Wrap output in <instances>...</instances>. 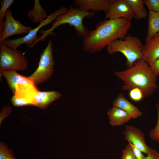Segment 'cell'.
I'll use <instances>...</instances> for the list:
<instances>
[{"label": "cell", "mask_w": 159, "mask_h": 159, "mask_svg": "<svg viewBox=\"0 0 159 159\" xmlns=\"http://www.w3.org/2000/svg\"><path fill=\"white\" fill-rule=\"evenodd\" d=\"M126 0L131 7L136 20L144 19L148 16V13L144 7L143 0Z\"/></svg>", "instance_id": "19"}, {"label": "cell", "mask_w": 159, "mask_h": 159, "mask_svg": "<svg viewBox=\"0 0 159 159\" xmlns=\"http://www.w3.org/2000/svg\"><path fill=\"white\" fill-rule=\"evenodd\" d=\"M129 92L130 98L134 101L136 102L140 101L144 97L142 91L138 88H133Z\"/></svg>", "instance_id": "23"}, {"label": "cell", "mask_w": 159, "mask_h": 159, "mask_svg": "<svg viewBox=\"0 0 159 159\" xmlns=\"http://www.w3.org/2000/svg\"><path fill=\"white\" fill-rule=\"evenodd\" d=\"M107 114L109 123L113 127L124 125L132 119L125 111L115 106L108 110Z\"/></svg>", "instance_id": "16"}, {"label": "cell", "mask_w": 159, "mask_h": 159, "mask_svg": "<svg viewBox=\"0 0 159 159\" xmlns=\"http://www.w3.org/2000/svg\"><path fill=\"white\" fill-rule=\"evenodd\" d=\"M105 13L107 19L125 18L131 21L134 18L132 9L126 0H113Z\"/></svg>", "instance_id": "8"}, {"label": "cell", "mask_w": 159, "mask_h": 159, "mask_svg": "<svg viewBox=\"0 0 159 159\" xmlns=\"http://www.w3.org/2000/svg\"><path fill=\"white\" fill-rule=\"evenodd\" d=\"M27 60L21 51L0 43V71H23L28 67Z\"/></svg>", "instance_id": "6"}, {"label": "cell", "mask_w": 159, "mask_h": 159, "mask_svg": "<svg viewBox=\"0 0 159 159\" xmlns=\"http://www.w3.org/2000/svg\"><path fill=\"white\" fill-rule=\"evenodd\" d=\"M148 16V26L145 43L148 42L159 33V13L149 11Z\"/></svg>", "instance_id": "17"}, {"label": "cell", "mask_w": 159, "mask_h": 159, "mask_svg": "<svg viewBox=\"0 0 159 159\" xmlns=\"http://www.w3.org/2000/svg\"><path fill=\"white\" fill-rule=\"evenodd\" d=\"M131 25V21L125 18L103 20L83 38L82 49L91 54L99 52L115 40L124 39Z\"/></svg>", "instance_id": "1"}, {"label": "cell", "mask_w": 159, "mask_h": 159, "mask_svg": "<svg viewBox=\"0 0 159 159\" xmlns=\"http://www.w3.org/2000/svg\"><path fill=\"white\" fill-rule=\"evenodd\" d=\"M121 159H137L129 143L123 150Z\"/></svg>", "instance_id": "26"}, {"label": "cell", "mask_w": 159, "mask_h": 159, "mask_svg": "<svg viewBox=\"0 0 159 159\" xmlns=\"http://www.w3.org/2000/svg\"><path fill=\"white\" fill-rule=\"evenodd\" d=\"M27 16L34 23H40L48 16L46 11L41 5L39 0H34L33 8L28 12Z\"/></svg>", "instance_id": "18"}, {"label": "cell", "mask_w": 159, "mask_h": 159, "mask_svg": "<svg viewBox=\"0 0 159 159\" xmlns=\"http://www.w3.org/2000/svg\"><path fill=\"white\" fill-rule=\"evenodd\" d=\"M154 73L158 76H159V58L150 67Z\"/></svg>", "instance_id": "30"}, {"label": "cell", "mask_w": 159, "mask_h": 159, "mask_svg": "<svg viewBox=\"0 0 159 159\" xmlns=\"http://www.w3.org/2000/svg\"><path fill=\"white\" fill-rule=\"evenodd\" d=\"M115 74L123 82V90L129 91L137 88L142 91L144 97L151 95L158 88L157 76L142 59L136 61L131 67L116 71Z\"/></svg>", "instance_id": "2"}, {"label": "cell", "mask_w": 159, "mask_h": 159, "mask_svg": "<svg viewBox=\"0 0 159 159\" xmlns=\"http://www.w3.org/2000/svg\"><path fill=\"white\" fill-rule=\"evenodd\" d=\"M145 159H159V153L156 150L152 149L146 155Z\"/></svg>", "instance_id": "29"}, {"label": "cell", "mask_w": 159, "mask_h": 159, "mask_svg": "<svg viewBox=\"0 0 159 159\" xmlns=\"http://www.w3.org/2000/svg\"><path fill=\"white\" fill-rule=\"evenodd\" d=\"M1 5L0 9V21H4L5 15L7 10L12 4L14 3V0H2L0 1Z\"/></svg>", "instance_id": "20"}, {"label": "cell", "mask_w": 159, "mask_h": 159, "mask_svg": "<svg viewBox=\"0 0 159 159\" xmlns=\"http://www.w3.org/2000/svg\"><path fill=\"white\" fill-rule=\"evenodd\" d=\"M11 149H9L7 146L2 142L0 144V159H15Z\"/></svg>", "instance_id": "21"}, {"label": "cell", "mask_w": 159, "mask_h": 159, "mask_svg": "<svg viewBox=\"0 0 159 159\" xmlns=\"http://www.w3.org/2000/svg\"><path fill=\"white\" fill-rule=\"evenodd\" d=\"M10 101L13 106L20 107L27 105H32L31 102L29 100L21 99L17 98L13 95Z\"/></svg>", "instance_id": "25"}, {"label": "cell", "mask_w": 159, "mask_h": 159, "mask_svg": "<svg viewBox=\"0 0 159 159\" xmlns=\"http://www.w3.org/2000/svg\"><path fill=\"white\" fill-rule=\"evenodd\" d=\"M4 23L5 21H0V39L1 38L3 34L4 30Z\"/></svg>", "instance_id": "31"}, {"label": "cell", "mask_w": 159, "mask_h": 159, "mask_svg": "<svg viewBox=\"0 0 159 159\" xmlns=\"http://www.w3.org/2000/svg\"><path fill=\"white\" fill-rule=\"evenodd\" d=\"M113 0H75L74 6L82 10L94 12L106 11L109 8Z\"/></svg>", "instance_id": "11"}, {"label": "cell", "mask_w": 159, "mask_h": 159, "mask_svg": "<svg viewBox=\"0 0 159 159\" xmlns=\"http://www.w3.org/2000/svg\"><path fill=\"white\" fill-rule=\"evenodd\" d=\"M62 96V95L57 91H39L35 97L34 106L44 109Z\"/></svg>", "instance_id": "13"}, {"label": "cell", "mask_w": 159, "mask_h": 159, "mask_svg": "<svg viewBox=\"0 0 159 159\" xmlns=\"http://www.w3.org/2000/svg\"><path fill=\"white\" fill-rule=\"evenodd\" d=\"M142 52V59L151 67L159 58V33L143 45Z\"/></svg>", "instance_id": "12"}, {"label": "cell", "mask_w": 159, "mask_h": 159, "mask_svg": "<svg viewBox=\"0 0 159 159\" xmlns=\"http://www.w3.org/2000/svg\"><path fill=\"white\" fill-rule=\"evenodd\" d=\"M127 141L130 144L136 158L137 159H145V156L143 154L141 151L130 142L129 141Z\"/></svg>", "instance_id": "27"}, {"label": "cell", "mask_w": 159, "mask_h": 159, "mask_svg": "<svg viewBox=\"0 0 159 159\" xmlns=\"http://www.w3.org/2000/svg\"><path fill=\"white\" fill-rule=\"evenodd\" d=\"M53 45L52 40H49L46 48L40 55L37 68L28 77L36 86L47 81L53 74L55 62Z\"/></svg>", "instance_id": "5"}, {"label": "cell", "mask_w": 159, "mask_h": 159, "mask_svg": "<svg viewBox=\"0 0 159 159\" xmlns=\"http://www.w3.org/2000/svg\"><path fill=\"white\" fill-rule=\"evenodd\" d=\"M155 107L157 111V122L155 128L150 131L149 136L151 139L157 141L159 144V102L156 105Z\"/></svg>", "instance_id": "22"}, {"label": "cell", "mask_w": 159, "mask_h": 159, "mask_svg": "<svg viewBox=\"0 0 159 159\" xmlns=\"http://www.w3.org/2000/svg\"><path fill=\"white\" fill-rule=\"evenodd\" d=\"M1 75L5 78L12 92L14 93L16 86L18 85H29L34 83L28 77L21 75L14 71H0Z\"/></svg>", "instance_id": "15"}, {"label": "cell", "mask_w": 159, "mask_h": 159, "mask_svg": "<svg viewBox=\"0 0 159 159\" xmlns=\"http://www.w3.org/2000/svg\"><path fill=\"white\" fill-rule=\"evenodd\" d=\"M11 112V108L9 106H5L1 110L0 113V122L6 117L10 115Z\"/></svg>", "instance_id": "28"}, {"label": "cell", "mask_w": 159, "mask_h": 159, "mask_svg": "<svg viewBox=\"0 0 159 159\" xmlns=\"http://www.w3.org/2000/svg\"><path fill=\"white\" fill-rule=\"evenodd\" d=\"M123 132L125 140L129 141L146 155L152 148L147 145L144 133L139 129L131 125H127Z\"/></svg>", "instance_id": "10"}, {"label": "cell", "mask_w": 159, "mask_h": 159, "mask_svg": "<svg viewBox=\"0 0 159 159\" xmlns=\"http://www.w3.org/2000/svg\"><path fill=\"white\" fill-rule=\"evenodd\" d=\"M143 45L138 38L127 34L124 39L116 40L106 47L109 54H122L126 59V65L128 68L132 67L137 61L142 59Z\"/></svg>", "instance_id": "4"}, {"label": "cell", "mask_w": 159, "mask_h": 159, "mask_svg": "<svg viewBox=\"0 0 159 159\" xmlns=\"http://www.w3.org/2000/svg\"><path fill=\"white\" fill-rule=\"evenodd\" d=\"M68 10L66 7L62 6L53 13H52L45 19L42 21L34 29H31L28 33L22 37L10 39H7L3 42L7 46L14 49L21 45H27L29 48L39 37L37 35L39 29L43 27L52 22L58 16L66 13Z\"/></svg>", "instance_id": "7"}, {"label": "cell", "mask_w": 159, "mask_h": 159, "mask_svg": "<svg viewBox=\"0 0 159 159\" xmlns=\"http://www.w3.org/2000/svg\"><path fill=\"white\" fill-rule=\"evenodd\" d=\"M149 11L159 13V0H143Z\"/></svg>", "instance_id": "24"}, {"label": "cell", "mask_w": 159, "mask_h": 159, "mask_svg": "<svg viewBox=\"0 0 159 159\" xmlns=\"http://www.w3.org/2000/svg\"><path fill=\"white\" fill-rule=\"evenodd\" d=\"M113 106L119 108L134 119L141 116L143 113L138 108L129 102L123 94H119L112 102Z\"/></svg>", "instance_id": "14"}, {"label": "cell", "mask_w": 159, "mask_h": 159, "mask_svg": "<svg viewBox=\"0 0 159 159\" xmlns=\"http://www.w3.org/2000/svg\"><path fill=\"white\" fill-rule=\"evenodd\" d=\"M95 14V13L92 11H84L77 7L70 6L66 13L58 16L55 18L52 23L50 28L41 31L42 35L34 43L32 47H33L40 41L45 40L48 36L54 35V30L64 24H68L73 26L77 34L79 36L84 38L87 34L89 30L83 25V21L85 18L93 17Z\"/></svg>", "instance_id": "3"}, {"label": "cell", "mask_w": 159, "mask_h": 159, "mask_svg": "<svg viewBox=\"0 0 159 159\" xmlns=\"http://www.w3.org/2000/svg\"><path fill=\"white\" fill-rule=\"evenodd\" d=\"M4 30L0 43L14 35L27 34L33 28L24 26L13 18L11 11L9 9L5 16Z\"/></svg>", "instance_id": "9"}]
</instances>
